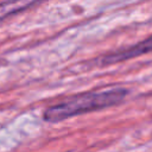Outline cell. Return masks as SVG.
Instances as JSON below:
<instances>
[{"mask_svg":"<svg viewBox=\"0 0 152 152\" xmlns=\"http://www.w3.org/2000/svg\"><path fill=\"white\" fill-rule=\"evenodd\" d=\"M44 0H5L0 2V20L17 14Z\"/></svg>","mask_w":152,"mask_h":152,"instance_id":"3957f363","label":"cell"},{"mask_svg":"<svg viewBox=\"0 0 152 152\" xmlns=\"http://www.w3.org/2000/svg\"><path fill=\"white\" fill-rule=\"evenodd\" d=\"M152 52V36H150L148 38L127 48L120 51H115L112 52L109 55H106L102 59H101V64L102 65H107V64H114V63H119V62H124L127 59H132L135 58L138 56H141L144 53H148Z\"/></svg>","mask_w":152,"mask_h":152,"instance_id":"7a4b0ae2","label":"cell"},{"mask_svg":"<svg viewBox=\"0 0 152 152\" xmlns=\"http://www.w3.org/2000/svg\"><path fill=\"white\" fill-rule=\"evenodd\" d=\"M126 95L127 90L119 87L77 94L49 107L43 116L48 122H59L72 116L116 106L124 101Z\"/></svg>","mask_w":152,"mask_h":152,"instance_id":"6da1fadb","label":"cell"}]
</instances>
